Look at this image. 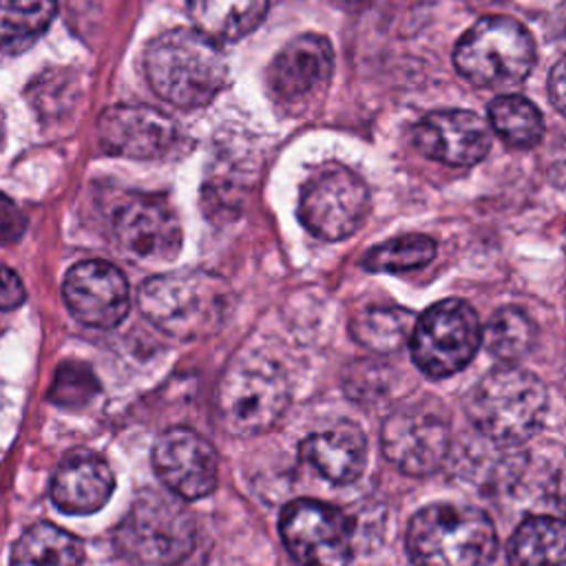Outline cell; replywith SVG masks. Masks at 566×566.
Masks as SVG:
<instances>
[{
    "label": "cell",
    "mask_w": 566,
    "mask_h": 566,
    "mask_svg": "<svg viewBox=\"0 0 566 566\" xmlns=\"http://www.w3.org/2000/svg\"><path fill=\"white\" fill-rule=\"evenodd\" d=\"M566 533L557 517H526L509 542L511 566H564Z\"/></svg>",
    "instance_id": "7402d4cb"
},
{
    "label": "cell",
    "mask_w": 566,
    "mask_h": 566,
    "mask_svg": "<svg viewBox=\"0 0 566 566\" xmlns=\"http://www.w3.org/2000/svg\"><path fill=\"white\" fill-rule=\"evenodd\" d=\"M436 256V243L424 234H402L371 248L363 268L369 272H407L422 268Z\"/></svg>",
    "instance_id": "4316f807"
},
{
    "label": "cell",
    "mask_w": 566,
    "mask_h": 566,
    "mask_svg": "<svg viewBox=\"0 0 566 566\" xmlns=\"http://www.w3.org/2000/svg\"><path fill=\"white\" fill-rule=\"evenodd\" d=\"M367 212L369 190L345 166L321 168L301 188L298 219L318 239H347L363 226Z\"/></svg>",
    "instance_id": "9c48e42d"
},
{
    "label": "cell",
    "mask_w": 566,
    "mask_h": 566,
    "mask_svg": "<svg viewBox=\"0 0 566 566\" xmlns=\"http://www.w3.org/2000/svg\"><path fill=\"white\" fill-rule=\"evenodd\" d=\"M153 467L170 493L181 500H199L217 486L219 455L210 440L195 429L170 427L155 440Z\"/></svg>",
    "instance_id": "7c38bea8"
},
{
    "label": "cell",
    "mask_w": 566,
    "mask_h": 566,
    "mask_svg": "<svg viewBox=\"0 0 566 566\" xmlns=\"http://www.w3.org/2000/svg\"><path fill=\"white\" fill-rule=\"evenodd\" d=\"M334 73V51L325 35L290 40L268 69V86L279 102L296 104L323 93Z\"/></svg>",
    "instance_id": "5bb4252c"
},
{
    "label": "cell",
    "mask_w": 566,
    "mask_h": 566,
    "mask_svg": "<svg viewBox=\"0 0 566 566\" xmlns=\"http://www.w3.org/2000/svg\"><path fill=\"white\" fill-rule=\"evenodd\" d=\"M115 478L106 460L93 451L75 449L66 453L51 478L53 504L71 515L99 511L113 495Z\"/></svg>",
    "instance_id": "ac0fdd59"
},
{
    "label": "cell",
    "mask_w": 566,
    "mask_h": 566,
    "mask_svg": "<svg viewBox=\"0 0 566 566\" xmlns=\"http://www.w3.org/2000/svg\"><path fill=\"white\" fill-rule=\"evenodd\" d=\"M144 71L153 91L181 108L210 104L228 80V62L219 44L197 29L157 35L144 51Z\"/></svg>",
    "instance_id": "7a4b0ae2"
},
{
    "label": "cell",
    "mask_w": 566,
    "mask_h": 566,
    "mask_svg": "<svg viewBox=\"0 0 566 566\" xmlns=\"http://www.w3.org/2000/svg\"><path fill=\"white\" fill-rule=\"evenodd\" d=\"M548 396L544 382L520 367L489 371L469 398V416L482 436L511 447L526 442L544 422Z\"/></svg>",
    "instance_id": "277c9868"
},
{
    "label": "cell",
    "mask_w": 566,
    "mask_h": 566,
    "mask_svg": "<svg viewBox=\"0 0 566 566\" xmlns=\"http://www.w3.org/2000/svg\"><path fill=\"white\" fill-rule=\"evenodd\" d=\"M290 402L283 369L268 358L232 360L219 378L214 409L226 431L256 436L272 429Z\"/></svg>",
    "instance_id": "5b68a950"
},
{
    "label": "cell",
    "mask_w": 566,
    "mask_h": 566,
    "mask_svg": "<svg viewBox=\"0 0 566 566\" xmlns=\"http://www.w3.org/2000/svg\"><path fill=\"white\" fill-rule=\"evenodd\" d=\"M458 73L480 88H511L535 64V42L526 27L506 15L478 20L455 44Z\"/></svg>",
    "instance_id": "8992f818"
},
{
    "label": "cell",
    "mask_w": 566,
    "mask_h": 566,
    "mask_svg": "<svg viewBox=\"0 0 566 566\" xmlns=\"http://www.w3.org/2000/svg\"><path fill=\"white\" fill-rule=\"evenodd\" d=\"M482 343L475 310L462 298H444L416 316L409 336L416 367L431 378H447L464 369Z\"/></svg>",
    "instance_id": "ba28073f"
},
{
    "label": "cell",
    "mask_w": 566,
    "mask_h": 566,
    "mask_svg": "<svg viewBox=\"0 0 566 566\" xmlns=\"http://www.w3.org/2000/svg\"><path fill=\"white\" fill-rule=\"evenodd\" d=\"M489 128L517 148L535 146L544 135L542 113L522 95H500L489 104Z\"/></svg>",
    "instance_id": "d4e9b609"
},
{
    "label": "cell",
    "mask_w": 566,
    "mask_h": 566,
    "mask_svg": "<svg viewBox=\"0 0 566 566\" xmlns=\"http://www.w3.org/2000/svg\"><path fill=\"white\" fill-rule=\"evenodd\" d=\"M380 447L398 471L407 475H429L447 460L451 427L438 411L405 407L382 422Z\"/></svg>",
    "instance_id": "8fae6325"
},
{
    "label": "cell",
    "mask_w": 566,
    "mask_h": 566,
    "mask_svg": "<svg viewBox=\"0 0 566 566\" xmlns=\"http://www.w3.org/2000/svg\"><path fill=\"white\" fill-rule=\"evenodd\" d=\"M95 391L97 380L86 365L64 363L55 374L49 398L60 407H82L95 396Z\"/></svg>",
    "instance_id": "83f0119b"
},
{
    "label": "cell",
    "mask_w": 566,
    "mask_h": 566,
    "mask_svg": "<svg viewBox=\"0 0 566 566\" xmlns=\"http://www.w3.org/2000/svg\"><path fill=\"white\" fill-rule=\"evenodd\" d=\"M405 546L413 566H491L497 533L475 506L431 504L409 520Z\"/></svg>",
    "instance_id": "3957f363"
},
{
    "label": "cell",
    "mask_w": 566,
    "mask_h": 566,
    "mask_svg": "<svg viewBox=\"0 0 566 566\" xmlns=\"http://www.w3.org/2000/svg\"><path fill=\"white\" fill-rule=\"evenodd\" d=\"M413 144L422 155L447 166H473L491 148V128L473 111H433L416 124Z\"/></svg>",
    "instance_id": "9a60e30c"
},
{
    "label": "cell",
    "mask_w": 566,
    "mask_h": 566,
    "mask_svg": "<svg viewBox=\"0 0 566 566\" xmlns=\"http://www.w3.org/2000/svg\"><path fill=\"white\" fill-rule=\"evenodd\" d=\"M97 137L104 150L130 159L164 155L177 137L175 122L146 104H117L97 119Z\"/></svg>",
    "instance_id": "2e32d148"
},
{
    "label": "cell",
    "mask_w": 566,
    "mask_h": 566,
    "mask_svg": "<svg viewBox=\"0 0 566 566\" xmlns=\"http://www.w3.org/2000/svg\"><path fill=\"white\" fill-rule=\"evenodd\" d=\"M281 539L301 566H347L354 553L352 520L318 500H294L281 511Z\"/></svg>",
    "instance_id": "30bf717a"
},
{
    "label": "cell",
    "mask_w": 566,
    "mask_h": 566,
    "mask_svg": "<svg viewBox=\"0 0 566 566\" xmlns=\"http://www.w3.org/2000/svg\"><path fill=\"white\" fill-rule=\"evenodd\" d=\"M268 0H188L195 29L212 42H234L265 18Z\"/></svg>",
    "instance_id": "ffe728a7"
},
{
    "label": "cell",
    "mask_w": 566,
    "mask_h": 566,
    "mask_svg": "<svg viewBox=\"0 0 566 566\" xmlns=\"http://www.w3.org/2000/svg\"><path fill=\"white\" fill-rule=\"evenodd\" d=\"M338 2H347V4H360V2H365V0H338Z\"/></svg>",
    "instance_id": "1f68e13d"
},
{
    "label": "cell",
    "mask_w": 566,
    "mask_h": 566,
    "mask_svg": "<svg viewBox=\"0 0 566 566\" xmlns=\"http://www.w3.org/2000/svg\"><path fill=\"white\" fill-rule=\"evenodd\" d=\"M301 455L325 480L334 484H349L365 469L367 442L358 427L340 422L307 436L301 442Z\"/></svg>",
    "instance_id": "d6986e66"
},
{
    "label": "cell",
    "mask_w": 566,
    "mask_h": 566,
    "mask_svg": "<svg viewBox=\"0 0 566 566\" xmlns=\"http://www.w3.org/2000/svg\"><path fill=\"white\" fill-rule=\"evenodd\" d=\"M115 544L137 564L175 566L195 548V520L168 493L144 491L117 526Z\"/></svg>",
    "instance_id": "52a82bcc"
},
{
    "label": "cell",
    "mask_w": 566,
    "mask_h": 566,
    "mask_svg": "<svg viewBox=\"0 0 566 566\" xmlns=\"http://www.w3.org/2000/svg\"><path fill=\"white\" fill-rule=\"evenodd\" d=\"M482 340L493 356L513 363L524 358L533 349L537 340V329L522 310L502 307L491 316L486 329L482 332Z\"/></svg>",
    "instance_id": "484cf974"
},
{
    "label": "cell",
    "mask_w": 566,
    "mask_h": 566,
    "mask_svg": "<svg viewBox=\"0 0 566 566\" xmlns=\"http://www.w3.org/2000/svg\"><path fill=\"white\" fill-rule=\"evenodd\" d=\"M55 0H0V53L27 51L53 22Z\"/></svg>",
    "instance_id": "cb8c5ba5"
},
{
    "label": "cell",
    "mask_w": 566,
    "mask_h": 566,
    "mask_svg": "<svg viewBox=\"0 0 566 566\" xmlns=\"http://www.w3.org/2000/svg\"><path fill=\"white\" fill-rule=\"evenodd\" d=\"M82 542L49 522L29 526L13 544L9 566H80Z\"/></svg>",
    "instance_id": "44dd1931"
},
{
    "label": "cell",
    "mask_w": 566,
    "mask_h": 566,
    "mask_svg": "<svg viewBox=\"0 0 566 566\" xmlns=\"http://www.w3.org/2000/svg\"><path fill=\"white\" fill-rule=\"evenodd\" d=\"M27 228V219L13 199L0 192V245L15 243Z\"/></svg>",
    "instance_id": "f1b7e54d"
},
{
    "label": "cell",
    "mask_w": 566,
    "mask_h": 566,
    "mask_svg": "<svg viewBox=\"0 0 566 566\" xmlns=\"http://www.w3.org/2000/svg\"><path fill=\"white\" fill-rule=\"evenodd\" d=\"M24 301V285L20 276L0 263V310H15Z\"/></svg>",
    "instance_id": "f546056e"
},
{
    "label": "cell",
    "mask_w": 566,
    "mask_h": 566,
    "mask_svg": "<svg viewBox=\"0 0 566 566\" xmlns=\"http://www.w3.org/2000/svg\"><path fill=\"white\" fill-rule=\"evenodd\" d=\"M119 245L137 259L170 261L181 248V226L175 210L159 197H130L113 217Z\"/></svg>",
    "instance_id": "e0dca14e"
},
{
    "label": "cell",
    "mask_w": 566,
    "mask_h": 566,
    "mask_svg": "<svg viewBox=\"0 0 566 566\" xmlns=\"http://www.w3.org/2000/svg\"><path fill=\"white\" fill-rule=\"evenodd\" d=\"M416 325V314L400 305H369L356 312L349 321V334L356 343L380 352H398L409 343L411 329Z\"/></svg>",
    "instance_id": "603a6c76"
},
{
    "label": "cell",
    "mask_w": 566,
    "mask_h": 566,
    "mask_svg": "<svg viewBox=\"0 0 566 566\" xmlns=\"http://www.w3.org/2000/svg\"><path fill=\"white\" fill-rule=\"evenodd\" d=\"M137 303L142 314L168 336L197 340L223 325L230 314L232 290L219 274L186 268L146 279Z\"/></svg>",
    "instance_id": "6da1fadb"
},
{
    "label": "cell",
    "mask_w": 566,
    "mask_h": 566,
    "mask_svg": "<svg viewBox=\"0 0 566 566\" xmlns=\"http://www.w3.org/2000/svg\"><path fill=\"white\" fill-rule=\"evenodd\" d=\"M548 95L557 111H564V64L562 60L555 64V69L548 75Z\"/></svg>",
    "instance_id": "4dcf8cb0"
},
{
    "label": "cell",
    "mask_w": 566,
    "mask_h": 566,
    "mask_svg": "<svg viewBox=\"0 0 566 566\" xmlns=\"http://www.w3.org/2000/svg\"><path fill=\"white\" fill-rule=\"evenodd\" d=\"M69 312L88 327L108 329L124 321L130 307L128 281L119 268L102 259L75 263L62 283Z\"/></svg>",
    "instance_id": "4fadbf2b"
}]
</instances>
